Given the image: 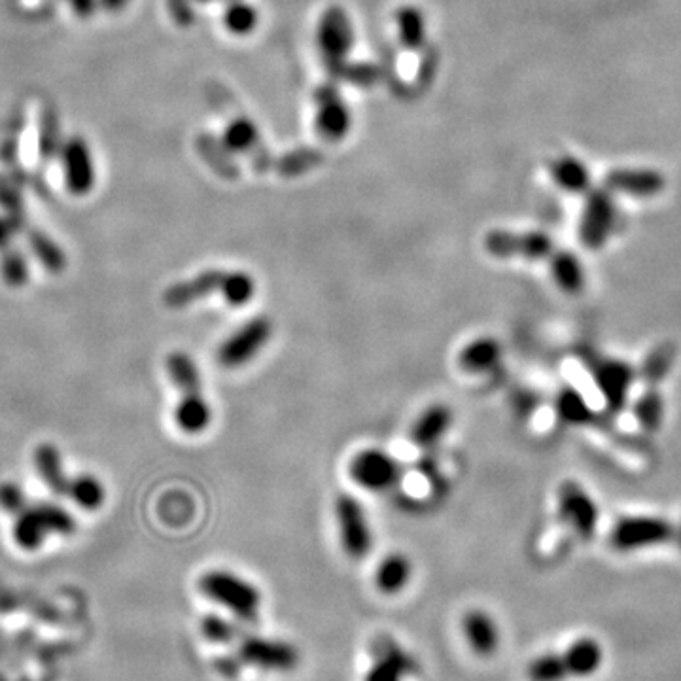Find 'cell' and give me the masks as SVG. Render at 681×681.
Masks as SVG:
<instances>
[{
    "label": "cell",
    "instance_id": "28",
    "mask_svg": "<svg viewBox=\"0 0 681 681\" xmlns=\"http://www.w3.org/2000/svg\"><path fill=\"white\" fill-rule=\"evenodd\" d=\"M551 175L560 188L566 192L581 193L585 192L591 184V175L587 167L576 158L564 156L551 163Z\"/></svg>",
    "mask_w": 681,
    "mask_h": 681
},
{
    "label": "cell",
    "instance_id": "35",
    "mask_svg": "<svg viewBox=\"0 0 681 681\" xmlns=\"http://www.w3.org/2000/svg\"><path fill=\"white\" fill-rule=\"evenodd\" d=\"M38 513L42 517V521L46 524L50 534H59V536H70L76 530V521L72 519L67 509L55 506V504H48V502H38Z\"/></svg>",
    "mask_w": 681,
    "mask_h": 681
},
{
    "label": "cell",
    "instance_id": "38",
    "mask_svg": "<svg viewBox=\"0 0 681 681\" xmlns=\"http://www.w3.org/2000/svg\"><path fill=\"white\" fill-rule=\"evenodd\" d=\"M320 159H322V156L315 150H297L294 154L280 159V173L286 176L299 175V173L315 167L316 163H320Z\"/></svg>",
    "mask_w": 681,
    "mask_h": 681
},
{
    "label": "cell",
    "instance_id": "5",
    "mask_svg": "<svg viewBox=\"0 0 681 681\" xmlns=\"http://www.w3.org/2000/svg\"><path fill=\"white\" fill-rule=\"evenodd\" d=\"M316 44L324 67L335 78H341L354 46V25L345 8L330 6L322 12L316 25Z\"/></svg>",
    "mask_w": 681,
    "mask_h": 681
},
{
    "label": "cell",
    "instance_id": "19",
    "mask_svg": "<svg viewBox=\"0 0 681 681\" xmlns=\"http://www.w3.org/2000/svg\"><path fill=\"white\" fill-rule=\"evenodd\" d=\"M453 424V411L447 403H432L411 426L409 439L420 449H430L441 441Z\"/></svg>",
    "mask_w": 681,
    "mask_h": 681
},
{
    "label": "cell",
    "instance_id": "17",
    "mask_svg": "<svg viewBox=\"0 0 681 681\" xmlns=\"http://www.w3.org/2000/svg\"><path fill=\"white\" fill-rule=\"evenodd\" d=\"M593 379L608 409L617 413L629 402L636 371L623 360H600L593 366Z\"/></svg>",
    "mask_w": 681,
    "mask_h": 681
},
{
    "label": "cell",
    "instance_id": "3",
    "mask_svg": "<svg viewBox=\"0 0 681 681\" xmlns=\"http://www.w3.org/2000/svg\"><path fill=\"white\" fill-rule=\"evenodd\" d=\"M606 659L604 647L593 638L583 636L562 653H543L526 666L528 681H566L594 676Z\"/></svg>",
    "mask_w": 681,
    "mask_h": 681
},
{
    "label": "cell",
    "instance_id": "46",
    "mask_svg": "<svg viewBox=\"0 0 681 681\" xmlns=\"http://www.w3.org/2000/svg\"><path fill=\"white\" fill-rule=\"evenodd\" d=\"M193 2H197V4H209L212 0H193Z\"/></svg>",
    "mask_w": 681,
    "mask_h": 681
},
{
    "label": "cell",
    "instance_id": "34",
    "mask_svg": "<svg viewBox=\"0 0 681 681\" xmlns=\"http://www.w3.org/2000/svg\"><path fill=\"white\" fill-rule=\"evenodd\" d=\"M0 275L8 286L19 288L29 280V263L23 252L12 245L0 252Z\"/></svg>",
    "mask_w": 681,
    "mask_h": 681
},
{
    "label": "cell",
    "instance_id": "22",
    "mask_svg": "<svg viewBox=\"0 0 681 681\" xmlns=\"http://www.w3.org/2000/svg\"><path fill=\"white\" fill-rule=\"evenodd\" d=\"M413 576V564L402 553H390L375 570V585L383 594L402 593Z\"/></svg>",
    "mask_w": 681,
    "mask_h": 681
},
{
    "label": "cell",
    "instance_id": "31",
    "mask_svg": "<svg viewBox=\"0 0 681 681\" xmlns=\"http://www.w3.org/2000/svg\"><path fill=\"white\" fill-rule=\"evenodd\" d=\"M25 235L29 239V245L33 248L36 258L40 260V263L50 269L52 273H61L67 265V258H65V252L61 250V246L55 245V241L50 239L48 235L36 231V229H25Z\"/></svg>",
    "mask_w": 681,
    "mask_h": 681
},
{
    "label": "cell",
    "instance_id": "45",
    "mask_svg": "<svg viewBox=\"0 0 681 681\" xmlns=\"http://www.w3.org/2000/svg\"><path fill=\"white\" fill-rule=\"evenodd\" d=\"M676 538H678V545H680V549H681V524H680V528H678V530H676Z\"/></svg>",
    "mask_w": 681,
    "mask_h": 681
},
{
    "label": "cell",
    "instance_id": "13",
    "mask_svg": "<svg viewBox=\"0 0 681 681\" xmlns=\"http://www.w3.org/2000/svg\"><path fill=\"white\" fill-rule=\"evenodd\" d=\"M349 473L358 487L371 492H385L398 483L402 468L398 460L386 451L366 449L350 460Z\"/></svg>",
    "mask_w": 681,
    "mask_h": 681
},
{
    "label": "cell",
    "instance_id": "18",
    "mask_svg": "<svg viewBox=\"0 0 681 681\" xmlns=\"http://www.w3.org/2000/svg\"><path fill=\"white\" fill-rule=\"evenodd\" d=\"M462 632L477 657L489 659L500 646V630L494 617L485 610H470L462 617Z\"/></svg>",
    "mask_w": 681,
    "mask_h": 681
},
{
    "label": "cell",
    "instance_id": "42",
    "mask_svg": "<svg viewBox=\"0 0 681 681\" xmlns=\"http://www.w3.org/2000/svg\"><path fill=\"white\" fill-rule=\"evenodd\" d=\"M14 233H16V229L12 226V222L6 216H0V252L14 245L12 243Z\"/></svg>",
    "mask_w": 681,
    "mask_h": 681
},
{
    "label": "cell",
    "instance_id": "27",
    "mask_svg": "<svg viewBox=\"0 0 681 681\" xmlns=\"http://www.w3.org/2000/svg\"><path fill=\"white\" fill-rule=\"evenodd\" d=\"M398 36L405 50H420L426 44V18L415 6H403L396 14Z\"/></svg>",
    "mask_w": 681,
    "mask_h": 681
},
{
    "label": "cell",
    "instance_id": "20",
    "mask_svg": "<svg viewBox=\"0 0 681 681\" xmlns=\"http://www.w3.org/2000/svg\"><path fill=\"white\" fill-rule=\"evenodd\" d=\"M606 184H608L610 190L630 193V195H636V197H651L664 188L663 176L655 173V171H644V169L613 171L608 176Z\"/></svg>",
    "mask_w": 681,
    "mask_h": 681
},
{
    "label": "cell",
    "instance_id": "26",
    "mask_svg": "<svg viewBox=\"0 0 681 681\" xmlns=\"http://www.w3.org/2000/svg\"><path fill=\"white\" fill-rule=\"evenodd\" d=\"M557 415L562 422L570 424V426H585L593 420V409L589 402L585 400V396L572 388V386H564L557 394Z\"/></svg>",
    "mask_w": 681,
    "mask_h": 681
},
{
    "label": "cell",
    "instance_id": "43",
    "mask_svg": "<svg viewBox=\"0 0 681 681\" xmlns=\"http://www.w3.org/2000/svg\"><path fill=\"white\" fill-rule=\"evenodd\" d=\"M74 8L76 14H80V18H89V14L93 12L95 6H99L97 0H69Z\"/></svg>",
    "mask_w": 681,
    "mask_h": 681
},
{
    "label": "cell",
    "instance_id": "40",
    "mask_svg": "<svg viewBox=\"0 0 681 681\" xmlns=\"http://www.w3.org/2000/svg\"><path fill=\"white\" fill-rule=\"evenodd\" d=\"M167 8L171 18L175 19L180 27H190L195 21L193 0H167Z\"/></svg>",
    "mask_w": 681,
    "mask_h": 681
},
{
    "label": "cell",
    "instance_id": "29",
    "mask_svg": "<svg viewBox=\"0 0 681 681\" xmlns=\"http://www.w3.org/2000/svg\"><path fill=\"white\" fill-rule=\"evenodd\" d=\"M258 140H260V131L256 123L245 116L227 123L224 135H222V142L231 154H248L250 150H254Z\"/></svg>",
    "mask_w": 681,
    "mask_h": 681
},
{
    "label": "cell",
    "instance_id": "32",
    "mask_svg": "<svg viewBox=\"0 0 681 681\" xmlns=\"http://www.w3.org/2000/svg\"><path fill=\"white\" fill-rule=\"evenodd\" d=\"M260 16L254 6H250L245 0H233L227 2L224 10V25L231 35L246 36L254 33L258 27Z\"/></svg>",
    "mask_w": 681,
    "mask_h": 681
},
{
    "label": "cell",
    "instance_id": "15",
    "mask_svg": "<svg viewBox=\"0 0 681 681\" xmlns=\"http://www.w3.org/2000/svg\"><path fill=\"white\" fill-rule=\"evenodd\" d=\"M373 663L366 672L364 681H403L407 676L417 674L419 664L394 638L377 636L373 642Z\"/></svg>",
    "mask_w": 681,
    "mask_h": 681
},
{
    "label": "cell",
    "instance_id": "2",
    "mask_svg": "<svg viewBox=\"0 0 681 681\" xmlns=\"http://www.w3.org/2000/svg\"><path fill=\"white\" fill-rule=\"evenodd\" d=\"M165 364L173 385L180 392V400L175 409L176 426L188 436L205 432L210 426L212 411L203 396L201 371L195 360L190 354L175 350L167 356Z\"/></svg>",
    "mask_w": 681,
    "mask_h": 681
},
{
    "label": "cell",
    "instance_id": "23",
    "mask_svg": "<svg viewBox=\"0 0 681 681\" xmlns=\"http://www.w3.org/2000/svg\"><path fill=\"white\" fill-rule=\"evenodd\" d=\"M551 275L560 290L568 296H579L585 290V269L576 254L568 250L553 252L551 256Z\"/></svg>",
    "mask_w": 681,
    "mask_h": 681
},
{
    "label": "cell",
    "instance_id": "14",
    "mask_svg": "<svg viewBox=\"0 0 681 681\" xmlns=\"http://www.w3.org/2000/svg\"><path fill=\"white\" fill-rule=\"evenodd\" d=\"M615 226V205L610 193L604 190H593L589 193L581 222H579V239L585 248L600 250L608 243Z\"/></svg>",
    "mask_w": 681,
    "mask_h": 681
},
{
    "label": "cell",
    "instance_id": "41",
    "mask_svg": "<svg viewBox=\"0 0 681 681\" xmlns=\"http://www.w3.org/2000/svg\"><path fill=\"white\" fill-rule=\"evenodd\" d=\"M241 668L243 664L237 659V655H226L216 661V670L226 678H235L241 672Z\"/></svg>",
    "mask_w": 681,
    "mask_h": 681
},
{
    "label": "cell",
    "instance_id": "44",
    "mask_svg": "<svg viewBox=\"0 0 681 681\" xmlns=\"http://www.w3.org/2000/svg\"><path fill=\"white\" fill-rule=\"evenodd\" d=\"M97 2H99V6H101L103 10H106V12L118 14V12H122V10H125V8L129 6L131 0H97Z\"/></svg>",
    "mask_w": 681,
    "mask_h": 681
},
{
    "label": "cell",
    "instance_id": "21",
    "mask_svg": "<svg viewBox=\"0 0 681 681\" xmlns=\"http://www.w3.org/2000/svg\"><path fill=\"white\" fill-rule=\"evenodd\" d=\"M36 472L44 485L52 490L55 496H67L69 492V475L63 468L61 453L52 443H44L35 451Z\"/></svg>",
    "mask_w": 681,
    "mask_h": 681
},
{
    "label": "cell",
    "instance_id": "9",
    "mask_svg": "<svg viewBox=\"0 0 681 681\" xmlns=\"http://www.w3.org/2000/svg\"><path fill=\"white\" fill-rule=\"evenodd\" d=\"M235 655L243 666H252L263 672L277 674L296 670L297 664L301 661L296 646L262 636H243Z\"/></svg>",
    "mask_w": 681,
    "mask_h": 681
},
{
    "label": "cell",
    "instance_id": "10",
    "mask_svg": "<svg viewBox=\"0 0 681 681\" xmlns=\"http://www.w3.org/2000/svg\"><path fill=\"white\" fill-rule=\"evenodd\" d=\"M487 252L509 260V258H523L530 262H540L553 254V239L542 231H490L485 237Z\"/></svg>",
    "mask_w": 681,
    "mask_h": 681
},
{
    "label": "cell",
    "instance_id": "25",
    "mask_svg": "<svg viewBox=\"0 0 681 681\" xmlns=\"http://www.w3.org/2000/svg\"><path fill=\"white\" fill-rule=\"evenodd\" d=\"M14 540L25 551H36L50 536L36 504H29L14 517Z\"/></svg>",
    "mask_w": 681,
    "mask_h": 681
},
{
    "label": "cell",
    "instance_id": "7",
    "mask_svg": "<svg viewBox=\"0 0 681 681\" xmlns=\"http://www.w3.org/2000/svg\"><path fill=\"white\" fill-rule=\"evenodd\" d=\"M275 326L265 315L254 316L227 337L218 347V362L227 369L243 367L256 358L273 337Z\"/></svg>",
    "mask_w": 681,
    "mask_h": 681
},
{
    "label": "cell",
    "instance_id": "11",
    "mask_svg": "<svg viewBox=\"0 0 681 681\" xmlns=\"http://www.w3.org/2000/svg\"><path fill=\"white\" fill-rule=\"evenodd\" d=\"M61 165L65 188L76 197L93 192L97 182V163L88 140L74 135L61 146Z\"/></svg>",
    "mask_w": 681,
    "mask_h": 681
},
{
    "label": "cell",
    "instance_id": "16",
    "mask_svg": "<svg viewBox=\"0 0 681 681\" xmlns=\"http://www.w3.org/2000/svg\"><path fill=\"white\" fill-rule=\"evenodd\" d=\"M315 125L318 135L328 142H341L349 135L352 114L335 84H324L315 93Z\"/></svg>",
    "mask_w": 681,
    "mask_h": 681
},
{
    "label": "cell",
    "instance_id": "4",
    "mask_svg": "<svg viewBox=\"0 0 681 681\" xmlns=\"http://www.w3.org/2000/svg\"><path fill=\"white\" fill-rule=\"evenodd\" d=\"M199 591L241 621L254 623L260 617L262 593L245 577L227 570H212L199 579Z\"/></svg>",
    "mask_w": 681,
    "mask_h": 681
},
{
    "label": "cell",
    "instance_id": "12",
    "mask_svg": "<svg viewBox=\"0 0 681 681\" xmlns=\"http://www.w3.org/2000/svg\"><path fill=\"white\" fill-rule=\"evenodd\" d=\"M559 517L568 524L581 540H591L596 534L600 509L593 496L577 481H564L559 487Z\"/></svg>",
    "mask_w": 681,
    "mask_h": 681
},
{
    "label": "cell",
    "instance_id": "6",
    "mask_svg": "<svg viewBox=\"0 0 681 681\" xmlns=\"http://www.w3.org/2000/svg\"><path fill=\"white\" fill-rule=\"evenodd\" d=\"M676 536V528L663 517L653 515H630L613 524L610 542L621 553L642 551L670 542Z\"/></svg>",
    "mask_w": 681,
    "mask_h": 681
},
{
    "label": "cell",
    "instance_id": "39",
    "mask_svg": "<svg viewBox=\"0 0 681 681\" xmlns=\"http://www.w3.org/2000/svg\"><path fill=\"white\" fill-rule=\"evenodd\" d=\"M29 506V500L25 492L16 483H2L0 485V507L16 517L25 507Z\"/></svg>",
    "mask_w": 681,
    "mask_h": 681
},
{
    "label": "cell",
    "instance_id": "36",
    "mask_svg": "<svg viewBox=\"0 0 681 681\" xmlns=\"http://www.w3.org/2000/svg\"><path fill=\"white\" fill-rule=\"evenodd\" d=\"M672 360H674V349L672 347H668V345L657 347L647 356L646 362L642 366V371H640L642 379L646 381L647 385L659 383L664 375L670 371Z\"/></svg>",
    "mask_w": 681,
    "mask_h": 681
},
{
    "label": "cell",
    "instance_id": "47",
    "mask_svg": "<svg viewBox=\"0 0 681 681\" xmlns=\"http://www.w3.org/2000/svg\"><path fill=\"white\" fill-rule=\"evenodd\" d=\"M227 2H233V0H227Z\"/></svg>",
    "mask_w": 681,
    "mask_h": 681
},
{
    "label": "cell",
    "instance_id": "33",
    "mask_svg": "<svg viewBox=\"0 0 681 681\" xmlns=\"http://www.w3.org/2000/svg\"><path fill=\"white\" fill-rule=\"evenodd\" d=\"M634 415H636L638 424L646 432L653 434L661 428L664 417V400L657 388H647L646 392L640 396V400L636 402Z\"/></svg>",
    "mask_w": 681,
    "mask_h": 681
},
{
    "label": "cell",
    "instance_id": "37",
    "mask_svg": "<svg viewBox=\"0 0 681 681\" xmlns=\"http://www.w3.org/2000/svg\"><path fill=\"white\" fill-rule=\"evenodd\" d=\"M201 632L212 644H233L239 640V629L220 615H205L201 621Z\"/></svg>",
    "mask_w": 681,
    "mask_h": 681
},
{
    "label": "cell",
    "instance_id": "24",
    "mask_svg": "<svg viewBox=\"0 0 681 681\" xmlns=\"http://www.w3.org/2000/svg\"><path fill=\"white\" fill-rule=\"evenodd\" d=\"M502 347L494 337H477L458 354V364L468 373H485L498 366Z\"/></svg>",
    "mask_w": 681,
    "mask_h": 681
},
{
    "label": "cell",
    "instance_id": "8",
    "mask_svg": "<svg viewBox=\"0 0 681 681\" xmlns=\"http://www.w3.org/2000/svg\"><path fill=\"white\" fill-rule=\"evenodd\" d=\"M335 519L347 557L352 560L366 559L373 549V532L367 521L366 509L354 496L339 494L335 500Z\"/></svg>",
    "mask_w": 681,
    "mask_h": 681
},
{
    "label": "cell",
    "instance_id": "30",
    "mask_svg": "<svg viewBox=\"0 0 681 681\" xmlns=\"http://www.w3.org/2000/svg\"><path fill=\"white\" fill-rule=\"evenodd\" d=\"M67 496L72 498L82 509L95 511L105 504V487L101 481L93 475H78L76 479H70Z\"/></svg>",
    "mask_w": 681,
    "mask_h": 681
},
{
    "label": "cell",
    "instance_id": "1",
    "mask_svg": "<svg viewBox=\"0 0 681 681\" xmlns=\"http://www.w3.org/2000/svg\"><path fill=\"white\" fill-rule=\"evenodd\" d=\"M256 280L246 271L209 269L192 279L171 284L163 292V303L169 309H186L207 297L222 296L227 305L243 307L256 296Z\"/></svg>",
    "mask_w": 681,
    "mask_h": 681
}]
</instances>
